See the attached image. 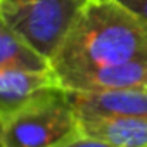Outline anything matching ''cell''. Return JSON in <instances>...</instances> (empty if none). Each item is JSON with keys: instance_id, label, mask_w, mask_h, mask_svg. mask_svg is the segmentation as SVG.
I'll return each mask as SVG.
<instances>
[{"instance_id": "4", "label": "cell", "mask_w": 147, "mask_h": 147, "mask_svg": "<svg viewBox=\"0 0 147 147\" xmlns=\"http://www.w3.org/2000/svg\"><path fill=\"white\" fill-rule=\"evenodd\" d=\"M57 87L62 85L54 69H0V119L11 116L30 100Z\"/></svg>"}, {"instance_id": "9", "label": "cell", "mask_w": 147, "mask_h": 147, "mask_svg": "<svg viewBox=\"0 0 147 147\" xmlns=\"http://www.w3.org/2000/svg\"><path fill=\"white\" fill-rule=\"evenodd\" d=\"M57 147H114V145H109L106 142H100V140H95V138H90V137H85V135H80L76 138H73L66 144H61Z\"/></svg>"}, {"instance_id": "1", "label": "cell", "mask_w": 147, "mask_h": 147, "mask_svg": "<svg viewBox=\"0 0 147 147\" xmlns=\"http://www.w3.org/2000/svg\"><path fill=\"white\" fill-rule=\"evenodd\" d=\"M147 59V21L116 0H87L52 57L59 80Z\"/></svg>"}, {"instance_id": "7", "label": "cell", "mask_w": 147, "mask_h": 147, "mask_svg": "<svg viewBox=\"0 0 147 147\" xmlns=\"http://www.w3.org/2000/svg\"><path fill=\"white\" fill-rule=\"evenodd\" d=\"M76 114H119L147 118V94L131 90H66Z\"/></svg>"}, {"instance_id": "8", "label": "cell", "mask_w": 147, "mask_h": 147, "mask_svg": "<svg viewBox=\"0 0 147 147\" xmlns=\"http://www.w3.org/2000/svg\"><path fill=\"white\" fill-rule=\"evenodd\" d=\"M0 69H54L52 61L28 43L23 36L0 24Z\"/></svg>"}, {"instance_id": "3", "label": "cell", "mask_w": 147, "mask_h": 147, "mask_svg": "<svg viewBox=\"0 0 147 147\" xmlns=\"http://www.w3.org/2000/svg\"><path fill=\"white\" fill-rule=\"evenodd\" d=\"M85 4L87 0H0V24L52 61Z\"/></svg>"}, {"instance_id": "2", "label": "cell", "mask_w": 147, "mask_h": 147, "mask_svg": "<svg viewBox=\"0 0 147 147\" xmlns=\"http://www.w3.org/2000/svg\"><path fill=\"white\" fill-rule=\"evenodd\" d=\"M82 135L64 87L49 90L0 119L2 147H57Z\"/></svg>"}, {"instance_id": "5", "label": "cell", "mask_w": 147, "mask_h": 147, "mask_svg": "<svg viewBox=\"0 0 147 147\" xmlns=\"http://www.w3.org/2000/svg\"><path fill=\"white\" fill-rule=\"evenodd\" d=\"M66 90L99 92V90H131L147 94V59L130 61L118 66L102 67L87 75L61 80Z\"/></svg>"}, {"instance_id": "10", "label": "cell", "mask_w": 147, "mask_h": 147, "mask_svg": "<svg viewBox=\"0 0 147 147\" xmlns=\"http://www.w3.org/2000/svg\"><path fill=\"white\" fill-rule=\"evenodd\" d=\"M116 2L147 21V0H116Z\"/></svg>"}, {"instance_id": "6", "label": "cell", "mask_w": 147, "mask_h": 147, "mask_svg": "<svg viewBox=\"0 0 147 147\" xmlns=\"http://www.w3.org/2000/svg\"><path fill=\"white\" fill-rule=\"evenodd\" d=\"M82 135L114 147H147V118L119 114H83Z\"/></svg>"}]
</instances>
